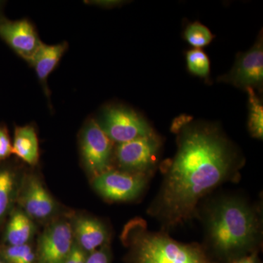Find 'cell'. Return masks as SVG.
Instances as JSON below:
<instances>
[{"instance_id":"obj_1","label":"cell","mask_w":263,"mask_h":263,"mask_svg":"<svg viewBox=\"0 0 263 263\" xmlns=\"http://www.w3.org/2000/svg\"><path fill=\"white\" fill-rule=\"evenodd\" d=\"M236 152L213 127L180 129L178 150L166 167L161 187L148 209L164 229H172L198 214L200 200L238 174Z\"/></svg>"},{"instance_id":"obj_2","label":"cell","mask_w":263,"mask_h":263,"mask_svg":"<svg viewBox=\"0 0 263 263\" xmlns=\"http://www.w3.org/2000/svg\"><path fill=\"white\" fill-rule=\"evenodd\" d=\"M203 222L208 248L223 262L253 253L260 243V214L242 197L214 200L204 212Z\"/></svg>"},{"instance_id":"obj_3","label":"cell","mask_w":263,"mask_h":263,"mask_svg":"<svg viewBox=\"0 0 263 263\" xmlns=\"http://www.w3.org/2000/svg\"><path fill=\"white\" fill-rule=\"evenodd\" d=\"M121 238L128 249L129 263H216L202 246L181 243L165 232L152 231L140 218L126 224Z\"/></svg>"},{"instance_id":"obj_4","label":"cell","mask_w":263,"mask_h":263,"mask_svg":"<svg viewBox=\"0 0 263 263\" xmlns=\"http://www.w3.org/2000/svg\"><path fill=\"white\" fill-rule=\"evenodd\" d=\"M19 209L33 221H49L59 212L58 202L35 174L22 176L16 200Z\"/></svg>"},{"instance_id":"obj_5","label":"cell","mask_w":263,"mask_h":263,"mask_svg":"<svg viewBox=\"0 0 263 263\" xmlns=\"http://www.w3.org/2000/svg\"><path fill=\"white\" fill-rule=\"evenodd\" d=\"M97 122L111 141L118 144L154 135L143 118L123 107L105 108Z\"/></svg>"},{"instance_id":"obj_6","label":"cell","mask_w":263,"mask_h":263,"mask_svg":"<svg viewBox=\"0 0 263 263\" xmlns=\"http://www.w3.org/2000/svg\"><path fill=\"white\" fill-rule=\"evenodd\" d=\"M92 179L95 191L105 200L127 202L143 193L149 179L148 175L110 169Z\"/></svg>"},{"instance_id":"obj_7","label":"cell","mask_w":263,"mask_h":263,"mask_svg":"<svg viewBox=\"0 0 263 263\" xmlns=\"http://www.w3.org/2000/svg\"><path fill=\"white\" fill-rule=\"evenodd\" d=\"M81 157L92 179L110 170L113 142L94 119H90L81 132Z\"/></svg>"},{"instance_id":"obj_8","label":"cell","mask_w":263,"mask_h":263,"mask_svg":"<svg viewBox=\"0 0 263 263\" xmlns=\"http://www.w3.org/2000/svg\"><path fill=\"white\" fill-rule=\"evenodd\" d=\"M75 243L70 221H52L38 238L37 263H64Z\"/></svg>"},{"instance_id":"obj_9","label":"cell","mask_w":263,"mask_h":263,"mask_svg":"<svg viewBox=\"0 0 263 263\" xmlns=\"http://www.w3.org/2000/svg\"><path fill=\"white\" fill-rule=\"evenodd\" d=\"M159 147L155 135L118 144L115 156L121 171L148 176L157 160Z\"/></svg>"},{"instance_id":"obj_10","label":"cell","mask_w":263,"mask_h":263,"mask_svg":"<svg viewBox=\"0 0 263 263\" xmlns=\"http://www.w3.org/2000/svg\"><path fill=\"white\" fill-rule=\"evenodd\" d=\"M0 37L27 62L42 44L34 25L25 18L10 21L0 15Z\"/></svg>"},{"instance_id":"obj_11","label":"cell","mask_w":263,"mask_h":263,"mask_svg":"<svg viewBox=\"0 0 263 263\" xmlns=\"http://www.w3.org/2000/svg\"><path fill=\"white\" fill-rule=\"evenodd\" d=\"M223 81L237 87L261 86L263 81V48L262 38L238 58L233 70L222 78Z\"/></svg>"},{"instance_id":"obj_12","label":"cell","mask_w":263,"mask_h":263,"mask_svg":"<svg viewBox=\"0 0 263 263\" xmlns=\"http://www.w3.org/2000/svg\"><path fill=\"white\" fill-rule=\"evenodd\" d=\"M70 222L75 243L86 253H92L108 245V228L100 219L92 216L76 215Z\"/></svg>"},{"instance_id":"obj_13","label":"cell","mask_w":263,"mask_h":263,"mask_svg":"<svg viewBox=\"0 0 263 263\" xmlns=\"http://www.w3.org/2000/svg\"><path fill=\"white\" fill-rule=\"evenodd\" d=\"M68 44L66 42L55 45H47L42 43L28 63L35 70L38 79L48 94L46 81L50 74L54 70L64 53L67 51Z\"/></svg>"},{"instance_id":"obj_14","label":"cell","mask_w":263,"mask_h":263,"mask_svg":"<svg viewBox=\"0 0 263 263\" xmlns=\"http://www.w3.org/2000/svg\"><path fill=\"white\" fill-rule=\"evenodd\" d=\"M34 221L19 208L10 212L4 239L6 245H29L35 234Z\"/></svg>"},{"instance_id":"obj_15","label":"cell","mask_w":263,"mask_h":263,"mask_svg":"<svg viewBox=\"0 0 263 263\" xmlns=\"http://www.w3.org/2000/svg\"><path fill=\"white\" fill-rule=\"evenodd\" d=\"M13 154L30 166L36 165L40 158L39 142L32 125L16 127L12 144Z\"/></svg>"},{"instance_id":"obj_16","label":"cell","mask_w":263,"mask_h":263,"mask_svg":"<svg viewBox=\"0 0 263 263\" xmlns=\"http://www.w3.org/2000/svg\"><path fill=\"white\" fill-rule=\"evenodd\" d=\"M21 177L9 166H0V226L15 202Z\"/></svg>"},{"instance_id":"obj_17","label":"cell","mask_w":263,"mask_h":263,"mask_svg":"<svg viewBox=\"0 0 263 263\" xmlns=\"http://www.w3.org/2000/svg\"><path fill=\"white\" fill-rule=\"evenodd\" d=\"M248 91L249 101V129L252 136L262 139L263 136V108L252 88Z\"/></svg>"},{"instance_id":"obj_18","label":"cell","mask_w":263,"mask_h":263,"mask_svg":"<svg viewBox=\"0 0 263 263\" xmlns=\"http://www.w3.org/2000/svg\"><path fill=\"white\" fill-rule=\"evenodd\" d=\"M188 70L194 75L206 78L210 72V62L206 53L200 48L189 51L186 53Z\"/></svg>"},{"instance_id":"obj_19","label":"cell","mask_w":263,"mask_h":263,"mask_svg":"<svg viewBox=\"0 0 263 263\" xmlns=\"http://www.w3.org/2000/svg\"><path fill=\"white\" fill-rule=\"evenodd\" d=\"M185 39L195 48L207 46L212 42L213 35L205 26L195 22L189 25L184 32Z\"/></svg>"},{"instance_id":"obj_20","label":"cell","mask_w":263,"mask_h":263,"mask_svg":"<svg viewBox=\"0 0 263 263\" xmlns=\"http://www.w3.org/2000/svg\"><path fill=\"white\" fill-rule=\"evenodd\" d=\"M13 154V147L8 132L0 126V160L8 158Z\"/></svg>"},{"instance_id":"obj_21","label":"cell","mask_w":263,"mask_h":263,"mask_svg":"<svg viewBox=\"0 0 263 263\" xmlns=\"http://www.w3.org/2000/svg\"><path fill=\"white\" fill-rule=\"evenodd\" d=\"M86 263H110V252L108 245H105L92 253L88 254Z\"/></svg>"},{"instance_id":"obj_22","label":"cell","mask_w":263,"mask_h":263,"mask_svg":"<svg viewBox=\"0 0 263 263\" xmlns=\"http://www.w3.org/2000/svg\"><path fill=\"white\" fill-rule=\"evenodd\" d=\"M87 256L88 254L75 243L72 251L64 263H86Z\"/></svg>"},{"instance_id":"obj_23","label":"cell","mask_w":263,"mask_h":263,"mask_svg":"<svg viewBox=\"0 0 263 263\" xmlns=\"http://www.w3.org/2000/svg\"><path fill=\"white\" fill-rule=\"evenodd\" d=\"M232 263H259L258 258H257V253H253L246 255L245 257H240V258L233 261Z\"/></svg>"},{"instance_id":"obj_24","label":"cell","mask_w":263,"mask_h":263,"mask_svg":"<svg viewBox=\"0 0 263 263\" xmlns=\"http://www.w3.org/2000/svg\"><path fill=\"white\" fill-rule=\"evenodd\" d=\"M90 3H91V4L100 5V6L114 7V6H115V5H119V3H120V2H119V1H95V2H90Z\"/></svg>"},{"instance_id":"obj_25","label":"cell","mask_w":263,"mask_h":263,"mask_svg":"<svg viewBox=\"0 0 263 263\" xmlns=\"http://www.w3.org/2000/svg\"><path fill=\"white\" fill-rule=\"evenodd\" d=\"M0 263H6L3 259L0 258Z\"/></svg>"},{"instance_id":"obj_26","label":"cell","mask_w":263,"mask_h":263,"mask_svg":"<svg viewBox=\"0 0 263 263\" xmlns=\"http://www.w3.org/2000/svg\"><path fill=\"white\" fill-rule=\"evenodd\" d=\"M2 8V3L0 2V9Z\"/></svg>"}]
</instances>
